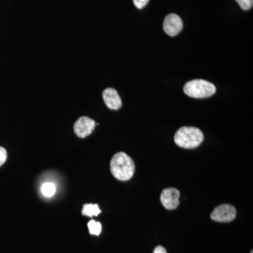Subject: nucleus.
<instances>
[{
	"mask_svg": "<svg viewBox=\"0 0 253 253\" xmlns=\"http://www.w3.org/2000/svg\"><path fill=\"white\" fill-rule=\"evenodd\" d=\"M103 99L105 104L109 109L118 110L122 106L121 96L116 89L113 88H107L103 92Z\"/></svg>",
	"mask_w": 253,
	"mask_h": 253,
	"instance_id": "obj_8",
	"label": "nucleus"
},
{
	"mask_svg": "<svg viewBox=\"0 0 253 253\" xmlns=\"http://www.w3.org/2000/svg\"><path fill=\"white\" fill-rule=\"evenodd\" d=\"M180 193L175 188L163 190L161 195V202L167 210H174L179 206Z\"/></svg>",
	"mask_w": 253,
	"mask_h": 253,
	"instance_id": "obj_5",
	"label": "nucleus"
},
{
	"mask_svg": "<svg viewBox=\"0 0 253 253\" xmlns=\"http://www.w3.org/2000/svg\"><path fill=\"white\" fill-rule=\"evenodd\" d=\"M101 212V210L97 204H85L83 206L82 211L83 215L92 217L93 216H98Z\"/></svg>",
	"mask_w": 253,
	"mask_h": 253,
	"instance_id": "obj_9",
	"label": "nucleus"
},
{
	"mask_svg": "<svg viewBox=\"0 0 253 253\" xmlns=\"http://www.w3.org/2000/svg\"><path fill=\"white\" fill-rule=\"evenodd\" d=\"M184 91L190 97L204 99L212 96L215 93L216 87L210 82L197 79L188 82L184 85Z\"/></svg>",
	"mask_w": 253,
	"mask_h": 253,
	"instance_id": "obj_3",
	"label": "nucleus"
},
{
	"mask_svg": "<svg viewBox=\"0 0 253 253\" xmlns=\"http://www.w3.org/2000/svg\"><path fill=\"white\" fill-rule=\"evenodd\" d=\"M241 9L247 11L253 7V0H236Z\"/></svg>",
	"mask_w": 253,
	"mask_h": 253,
	"instance_id": "obj_12",
	"label": "nucleus"
},
{
	"mask_svg": "<svg viewBox=\"0 0 253 253\" xmlns=\"http://www.w3.org/2000/svg\"><path fill=\"white\" fill-rule=\"evenodd\" d=\"M96 123L90 118L83 116L75 123L74 131L76 135L81 138L89 136L94 131Z\"/></svg>",
	"mask_w": 253,
	"mask_h": 253,
	"instance_id": "obj_7",
	"label": "nucleus"
},
{
	"mask_svg": "<svg viewBox=\"0 0 253 253\" xmlns=\"http://www.w3.org/2000/svg\"><path fill=\"white\" fill-rule=\"evenodd\" d=\"M6 158H7V152L6 149L0 146V167L6 162Z\"/></svg>",
	"mask_w": 253,
	"mask_h": 253,
	"instance_id": "obj_13",
	"label": "nucleus"
},
{
	"mask_svg": "<svg viewBox=\"0 0 253 253\" xmlns=\"http://www.w3.org/2000/svg\"><path fill=\"white\" fill-rule=\"evenodd\" d=\"M183 28V21L178 15L170 14L165 18L163 29L169 36H175L179 34Z\"/></svg>",
	"mask_w": 253,
	"mask_h": 253,
	"instance_id": "obj_6",
	"label": "nucleus"
},
{
	"mask_svg": "<svg viewBox=\"0 0 253 253\" xmlns=\"http://www.w3.org/2000/svg\"><path fill=\"white\" fill-rule=\"evenodd\" d=\"M168 253L166 249L163 246H158L156 249H154V253Z\"/></svg>",
	"mask_w": 253,
	"mask_h": 253,
	"instance_id": "obj_15",
	"label": "nucleus"
},
{
	"mask_svg": "<svg viewBox=\"0 0 253 253\" xmlns=\"http://www.w3.org/2000/svg\"><path fill=\"white\" fill-rule=\"evenodd\" d=\"M204 139V133L194 126H183L176 131L174 142L183 149H192L197 148Z\"/></svg>",
	"mask_w": 253,
	"mask_h": 253,
	"instance_id": "obj_2",
	"label": "nucleus"
},
{
	"mask_svg": "<svg viewBox=\"0 0 253 253\" xmlns=\"http://www.w3.org/2000/svg\"><path fill=\"white\" fill-rule=\"evenodd\" d=\"M88 228H89V233L91 235L99 236L102 230V226L99 221L91 220L88 223Z\"/></svg>",
	"mask_w": 253,
	"mask_h": 253,
	"instance_id": "obj_11",
	"label": "nucleus"
},
{
	"mask_svg": "<svg viewBox=\"0 0 253 253\" xmlns=\"http://www.w3.org/2000/svg\"><path fill=\"white\" fill-rule=\"evenodd\" d=\"M110 168L113 176L121 181L129 180L135 172L134 161L124 152H119L113 156Z\"/></svg>",
	"mask_w": 253,
	"mask_h": 253,
	"instance_id": "obj_1",
	"label": "nucleus"
},
{
	"mask_svg": "<svg viewBox=\"0 0 253 253\" xmlns=\"http://www.w3.org/2000/svg\"><path fill=\"white\" fill-rule=\"evenodd\" d=\"M41 191L42 194L46 197H51L56 193V186L52 183H44L42 186Z\"/></svg>",
	"mask_w": 253,
	"mask_h": 253,
	"instance_id": "obj_10",
	"label": "nucleus"
},
{
	"mask_svg": "<svg viewBox=\"0 0 253 253\" xmlns=\"http://www.w3.org/2000/svg\"><path fill=\"white\" fill-rule=\"evenodd\" d=\"M253 253V251H251V253Z\"/></svg>",
	"mask_w": 253,
	"mask_h": 253,
	"instance_id": "obj_16",
	"label": "nucleus"
},
{
	"mask_svg": "<svg viewBox=\"0 0 253 253\" xmlns=\"http://www.w3.org/2000/svg\"><path fill=\"white\" fill-rule=\"evenodd\" d=\"M236 217V208L230 204H222L214 208L211 217L217 222H230Z\"/></svg>",
	"mask_w": 253,
	"mask_h": 253,
	"instance_id": "obj_4",
	"label": "nucleus"
},
{
	"mask_svg": "<svg viewBox=\"0 0 253 253\" xmlns=\"http://www.w3.org/2000/svg\"><path fill=\"white\" fill-rule=\"evenodd\" d=\"M149 0H133L134 4L137 9H141L149 2Z\"/></svg>",
	"mask_w": 253,
	"mask_h": 253,
	"instance_id": "obj_14",
	"label": "nucleus"
}]
</instances>
